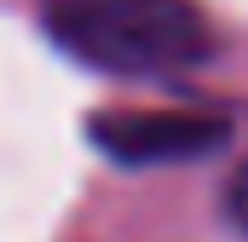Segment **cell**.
Wrapping results in <instances>:
<instances>
[{
	"label": "cell",
	"mask_w": 248,
	"mask_h": 242,
	"mask_svg": "<svg viewBox=\"0 0 248 242\" xmlns=\"http://www.w3.org/2000/svg\"><path fill=\"white\" fill-rule=\"evenodd\" d=\"M46 35L69 58L127 81L185 75L214 58V29L190 0H46Z\"/></svg>",
	"instance_id": "obj_1"
},
{
	"label": "cell",
	"mask_w": 248,
	"mask_h": 242,
	"mask_svg": "<svg viewBox=\"0 0 248 242\" xmlns=\"http://www.w3.org/2000/svg\"><path fill=\"white\" fill-rule=\"evenodd\" d=\"M87 133L122 167L190 162V156H208L231 138V127L219 116H185V110H104V116H93Z\"/></svg>",
	"instance_id": "obj_2"
},
{
	"label": "cell",
	"mask_w": 248,
	"mask_h": 242,
	"mask_svg": "<svg viewBox=\"0 0 248 242\" xmlns=\"http://www.w3.org/2000/svg\"><path fill=\"white\" fill-rule=\"evenodd\" d=\"M231 213H237V225L248 231V167L231 179Z\"/></svg>",
	"instance_id": "obj_3"
}]
</instances>
